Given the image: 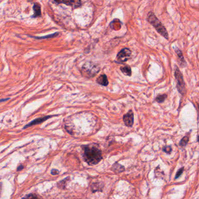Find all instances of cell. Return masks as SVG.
Segmentation results:
<instances>
[{
  "mask_svg": "<svg viewBox=\"0 0 199 199\" xmlns=\"http://www.w3.org/2000/svg\"><path fill=\"white\" fill-rule=\"evenodd\" d=\"M68 179H69V177H67L66 179H63V180H61V181H60V182H59V184H58V186L60 188L64 189V188L66 187V185L67 181L68 180Z\"/></svg>",
  "mask_w": 199,
  "mask_h": 199,
  "instance_id": "17",
  "label": "cell"
},
{
  "mask_svg": "<svg viewBox=\"0 0 199 199\" xmlns=\"http://www.w3.org/2000/svg\"><path fill=\"white\" fill-rule=\"evenodd\" d=\"M123 122L127 127H131L134 124V113L133 111L130 110L123 116Z\"/></svg>",
  "mask_w": 199,
  "mask_h": 199,
  "instance_id": "6",
  "label": "cell"
},
{
  "mask_svg": "<svg viewBox=\"0 0 199 199\" xmlns=\"http://www.w3.org/2000/svg\"><path fill=\"white\" fill-rule=\"evenodd\" d=\"M33 8V11H34V14L32 17L36 18V17L41 16L42 12H41V7H40V4H39L37 2L35 3Z\"/></svg>",
  "mask_w": 199,
  "mask_h": 199,
  "instance_id": "11",
  "label": "cell"
},
{
  "mask_svg": "<svg viewBox=\"0 0 199 199\" xmlns=\"http://www.w3.org/2000/svg\"><path fill=\"white\" fill-rule=\"evenodd\" d=\"M175 52L177 54V57H178V59H179V64L180 67H184L186 66H187V63L185 61V59H184V55H183V53L182 51L179 49L178 48H175Z\"/></svg>",
  "mask_w": 199,
  "mask_h": 199,
  "instance_id": "8",
  "label": "cell"
},
{
  "mask_svg": "<svg viewBox=\"0 0 199 199\" xmlns=\"http://www.w3.org/2000/svg\"><path fill=\"white\" fill-rule=\"evenodd\" d=\"M112 170L113 171H114L115 172L118 173H120V172H123L125 170V168L123 165H122L119 164L118 162H116L112 166Z\"/></svg>",
  "mask_w": 199,
  "mask_h": 199,
  "instance_id": "12",
  "label": "cell"
},
{
  "mask_svg": "<svg viewBox=\"0 0 199 199\" xmlns=\"http://www.w3.org/2000/svg\"><path fill=\"white\" fill-rule=\"evenodd\" d=\"M120 70L122 72V73L126 75V76L130 77L132 75V74L131 67L129 66L126 65L125 66L121 67H120Z\"/></svg>",
  "mask_w": 199,
  "mask_h": 199,
  "instance_id": "13",
  "label": "cell"
},
{
  "mask_svg": "<svg viewBox=\"0 0 199 199\" xmlns=\"http://www.w3.org/2000/svg\"><path fill=\"white\" fill-rule=\"evenodd\" d=\"M55 3H59V4H64L67 5H71L73 6L74 8L79 7L81 5V2L80 1H53Z\"/></svg>",
  "mask_w": 199,
  "mask_h": 199,
  "instance_id": "9",
  "label": "cell"
},
{
  "mask_svg": "<svg viewBox=\"0 0 199 199\" xmlns=\"http://www.w3.org/2000/svg\"><path fill=\"white\" fill-rule=\"evenodd\" d=\"M198 107H199V105H198Z\"/></svg>",
  "mask_w": 199,
  "mask_h": 199,
  "instance_id": "25",
  "label": "cell"
},
{
  "mask_svg": "<svg viewBox=\"0 0 199 199\" xmlns=\"http://www.w3.org/2000/svg\"><path fill=\"white\" fill-rule=\"evenodd\" d=\"M189 137L187 136H185L184 137H183L182 139V140H180V142H179V145L181 146V147H185L187 143H188V141H189Z\"/></svg>",
  "mask_w": 199,
  "mask_h": 199,
  "instance_id": "15",
  "label": "cell"
},
{
  "mask_svg": "<svg viewBox=\"0 0 199 199\" xmlns=\"http://www.w3.org/2000/svg\"><path fill=\"white\" fill-rule=\"evenodd\" d=\"M9 99V98H7V99H2L1 100V102H3V101H6L8 100Z\"/></svg>",
  "mask_w": 199,
  "mask_h": 199,
  "instance_id": "24",
  "label": "cell"
},
{
  "mask_svg": "<svg viewBox=\"0 0 199 199\" xmlns=\"http://www.w3.org/2000/svg\"><path fill=\"white\" fill-rule=\"evenodd\" d=\"M175 77L177 82V91L182 96H184L186 94V89L184 80V76L177 65L175 66Z\"/></svg>",
  "mask_w": 199,
  "mask_h": 199,
  "instance_id": "4",
  "label": "cell"
},
{
  "mask_svg": "<svg viewBox=\"0 0 199 199\" xmlns=\"http://www.w3.org/2000/svg\"><path fill=\"white\" fill-rule=\"evenodd\" d=\"M147 19L148 22L155 28L156 30L161 35H162V36L165 37L166 39H169V35L165 27L162 25V23L160 22V21L155 16L153 12L150 11L148 13Z\"/></svg>",
  "mask_w": 199,
  "mask_h": 199,
  "instance_id": "2",
  "label": "cell"
},
{
  "mask_svg": "<svg viewBox=\"0 0 199 199\" xmlns=\"http://www.w3.org/2000/svg\"><path fill=\"white\" fill-rule=\"evenodd\" d=\"M59 35V33H53L52 35H49L48 36H43V37H35L38 39H47V38H51V37H55Z\"/></svg>",
  "mask_w": 199,
  "mask_h": 199,
  "instance_id": "18",
  "label": "cell"
},
{
  "mask_svg": "<svg viewBox=\"0 0 199 199\" xmlns=\"http://www.w3.org/2000/svg\"><path fill=\"white\" fill-rule=\"evenodd\" d=\"M166 98H167V95L166 94L158 95V96L156 97L155 101L158 103H162V102H163L165 101V99H166Z\"/></svg>",
  "mask_w": 199,
  "mask_h": 199,
  "instance_id": "14",
  "label": "cell"
},
{
  "mask_svg": "<svg viewBox=\"0 0 199 199\" xmlns=\"http://www.w3.org/2000/svg\"><path fill=\"white\" fill-rule=\"evenodd\" d=\"M93 184L96 186V187H92V188L93 192H95L96 191H100L99 189H102V187H101V184Z\"/></svg>",
  "mask_w": 199,
  "mask_h": 199,
  "instance_id": "21",
  "label": "cell"
},
{
  "mask_svg": "<svg viewBox=\"0 0 199 199\" xmlns=\"http://www.w3.org/2000/svg\"><path fill=\"white\" fill-rule=\"evenodd\" d=\"M59 170H55V169L52 170V171H51V173H52L53 175H56L59 174Z\"/></svg>",
  "mask_w": 199,
  "mask_h": 199,
  "instance_id": "22",
  "label": "cell"
},
{
  "mask_svg": "<svg viewBox=\"0 0 199 199\" xmlns=\"http://www.w3.org/2000/svg\"><path fill=\"white\" fill-rule=\"evenodd\" d=\"M52 116H44V117H42V118H36L35 120L32 121L31 122H30L29 124L26 125H25L23 129H26L27 127H29L30 126L32 125H39L43 122H44V121H46V120L49 119L50 118H52Z\"/></svg>",
  "mask_w": 199,
  "mask_h": 199,
  "instance_id": "7",
  "label": "cell"
},
{
  "mask_svg": "<svg viewBox=\"0 0 199 199\" xmlns=\"http://www.w3.org/2000/svg\"><path fill=\"white\" fill-rule=\"evenodd\" d=\"M132 51L128 48H124L118 52L116 58L119 62L124 63L130 59Z\"/></svg>",
  "mask_w": 199,
  "mask_h": 199,
  "instance_id": "5",
  "label": "cell"
},
{
  "mask_svg": "<svg viewBox=\"0 0 199 199\" xmlns=\"http://www.w3.org/2000/svg\"><path fill=\"white\" fill-rule=\"evenodd\" d=\"M162 151L165 153H166V154H170L171 151H172V147L170 146H165L164 147L162 148Z\"/></svg>",
  "mask_w": 199,
  "mask_h": 199,
  "instance_id": "19",
  "label": "cell"
},
{
  "mask_svg": "<svg viewBox=\"0 0 199 199\" xmlns=\"http://www.w3.org/2000/svg\"><path fill=\"white\" fill-rule=\"evenodd\" d=\"M96 82L102 86H108L109 84V81L108 80L107 76L105 74L101 75L97 79H96Z\"/></svg>",
  "mask_w": 199,
  "mask_h": 199,
  "instance_id": "10",
  "label": "cell"
},
{
  "mask_svg": "<svg viewBox=\"0 0 199 199\" xmlns=\"http://www.w3.org/2000/svg\"><path fill=\"white\" fill-rule=\"evenodd\" d=\"M100 71V67L98 65L91 61L86 62L81 68V74L87 78L94 77Z\"/></svg>",
  "mask_w": 199,
  "mask_h": 199,
  "instance_id": "3",
  "label": "cell"
},
{
  "mask_svg": "<svg viewBox=\"0 0 199 199\" xmlns=\"http://www.w3.org/2000/svg\"><path fill=\"white\" fill-rule=\"evenodd\" d=\"M22 199H42L39 196H37L35 194H28L26 196H25V197H23Z\"/></svg>",
  "mask_w": 199,
  "mask_h": 199,
  "instance_id": "16",
  "label": "cell"
},
{
  "mask_svg": "<svg viewBox=\"0 0 199 199\" xmlns=\"http://www.w3.org/2000/svg\"><path fill=\"white\" fill-rule=\"evenodd\" d=\"M23 168H24V166H23V165H19V166L18 167V168H17V170H18V171H20V170H23Z\"/></svg>",
  "mask_w": 199,
  "mask_h": 199,
  "instance_id": "23",
  "label": "cell"
},
{
  "mask_svg": "<svg viewBox=\"0 0 199 199\" xmlns=\"http://www.w3.org/2000/svg\"><path fill=\"white\" fill-rule=\"evenodd\" d=\"M82 148L84 151V159L89 165H96L102 159L101 151L95 145L82 146Z\"/></svg>",
  "mask_w": 199,
  "mask_h": 199,
  "instance_id": "1",
  "label": "cell"
},
{
  "mask_svg": "<svg viewBox=\"0 0 199 199\" xmlns=\"http://www.w3.org/2000/svg\"><path fill=\"white\" fill-rule=\"evenodd\" d=\"M184 167H182V168H180V170H178V171L177 172V174H176V176H175V179H178L179 177H180L181 175H182V174L183 173V172H184Z\"/></svg>",
  "mask_w": 199,
  "mask_h": 199,
  "instance_id": "20",
  "label": "cell"
}]
</instances>
